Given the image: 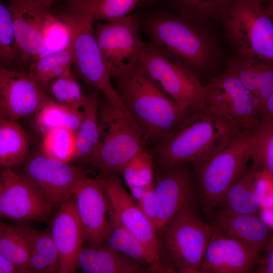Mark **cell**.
<instances>
[{
    "label": "cell",
    "mask_w": 273,
    "mask_h": 273,
    "mask_svg": "<svg viewBox=\"0 0 273 273\" xmlns=\"http://www.w3.org/2000/svg\"><path fill=\"white\" fill-rule=\"evenodd\" d=\"M237 130L203 108L187 112L161 140L157 158L165 170L207 160L220 151Z\"/></svg>",
    "instance_id": "obj_1"
},
{
    "label": "cell",
    "mask_w": 273,
    "mask_h": 273,
    "mask_svg": "<svg viewBox=\"0 0 273 273\" xmlns=\"http://www.w3.org/2000/svg\"><path fill=\"white\" fill-rule=\"evenodd\" d=\"M115 79L122 103L147 139H162L187 112L157 87L139 64Z\"/></svg>",
    "instance_id": "obj_2"
},
{
    "label": "cell",
    "mask_w": 273,
    "mask_h": 273,
    "mask_svg": "<svg viewBox=\"0 0 273 273\" xmlns=\"http://www.w3.org/2000/svg\"><path fill=\"white\" fill-rule=\"evenodd\" d=\"M146 31L150 44L188 69L205 70L217 53L213 39L201 23L184 16H153L146 23Z\"/></svg>",
    "instance_id": "obj_3"
},
{
    "label": "cell",
    "mask_w": 273,
    "mask_h": 273,
    "mask_svg": "<svg viewBox=\"0 0 273 273\" xmlns=\"http://www.w3.org/2000/svg\"><path fill=\"white\" fill-rule=\"evenodd\" d=\"M55 15L67 27L75 75L86 84L101 90L114 106L127 112L104 64L96 37L92 8L86 4L60 6Z\"/></svg>",
    "instance_id": "obj_4"
},
{
    "label": "cell",
    "mask_w": 273,
    "mask_h": 273,
    "mask_svg": "<svg viewBox=\"0 0 273 273\" xmlns=\"http://www.w3.org/2000/svg\"><path fill=\"white\" fill-rule=\"evenodd\" d=\"M254 129L237 132L210 158L193 162L197 178L198 200L205 216L214 208L232 185L247 170L252 160Z\"/></svg>",
    "instance_id": "obj_5"
},
{
    "label": "cell",
    "mask_w": 273,
    "mask_h": 273,
    "mask_svg": "<svg viewBox=\"0 0 273 273\" xmlns=\"http://www.w3.org/2000/svg\"><path fill=\"white\" fill-rule=\"evenodd\" d=\"M215 17L242 58L273 60V21L260 0H223Z\"/></svg>",
    "instance_id": "obj_6"
},
{
    "label": "cell",
    "mask_w": 273,
    "mask_h": 273,
    "mask_svg": "<svg viewBox=\"0 0 273 273\" xmlns=\"http://www.w3.org/2000/svg\"><path fill=\"white\" fill-rule=\"evenodd\" d=\"M99 113L98 145L91 164L99 169L100 177L117 175L145 150L147 139L130 115L106 98Z\"/></svg>",
    "instance_id": "obj_7"
},
{
    "label": "cell",
    "mask_w": 273,
    "mask_h": 273,
    "mask_svg": "<svg viewBox=\"0 0 273 273\" xmlns=\"http://www.w3.org/2000/svg\"><path fill=\"white\" fill-rule=\"evenodd\" d=\"M203 108L238 131L254 130L261 120L258 101L228 69L204 85Z\"/></svg>",
    "instance_id": "obj_8"
},
{
    "label": "cell",
    "mask_w": 273,
    "mask_h": 273,
    "mask_svg": "<svg viewBox=\"0 0 273 273\" xmlns=\"http://www.w3.org/2000/svg\"><path fill=\"white\" fill-rule=\"evenodd\" d=\"M196 204L179 212L162 232L169 260L180 273H200V267L213 232L212 222L200 217Z\"/></svg>",
    "instance_id": "obj_9"
},
{
    "label": "cell",
    "mask_w": 273,
    "mask_h": 273,
    "mask_svg": "<svg viewBox=\"0 0 273 273\" xmlns=\"http://www.w3.org/2000/svg\"><path fill=\"white\" fill-rule=\"evenodd\" d=\"M139 65L149 79L186 112L203 108L204 85L190 70L144 43Z\"/></svg>",
    "instance_id": "obj_10"
},
{
    "label": "cell",
    "mask_w": 273,
    "mask_h": 273,
    "mask_svg": "<svg viewBox=\"0 0 273 273\" xmlns=\"http://www.w3.org/2000/svg\"><path fill=\"white\" fill-rule=\"evenodd\" d=\"M138 32V19L131 14L95 27L96 39L111 78L119 77L139 64L144 42Z\"/></svg>",
    "instance_id": "obj_11"
},
{
    "label": "cell",
    "mask_w": 273,
    "mask_h": 273,
    "mask_svg": "<svg viewBox=\"0 0 273 273\" xmlns=\"http://www.w3.org/2000/svg\"><path fill=\"white\" fill-rule=\"evenodd\" d=\"M21 166L20 174L54 208L74 195L85 174L82 169L50 157L41 151L30 154Z\"/></svg>",
    "instance_id": "obj_12"
},
{
    "label": "cell",
    "mask_w": 273,
    "mask_h": 273,
    "mask_svg": "<svg viewBox=\"0 0 273 273\" xmlns=\"http://www.w3.org/2000/svg\"><path fill=\"white\" fill-rule=\"evenodd\" d=\"M8 7L12 15L19 63L29 67L47 50V29L55 15L51 9L33 0L11 2Z\"/></svg>",
    "instance_id": "obj_13"
},
{
    "label": "cell",
    "mask_w": 273,
    "mask_h": 273,
    "mask_svg": "<svg viewBox=\"0 0 273 273\" xmlns=\"http://www.w3.org/2000/svg\"><path fill=\"white\" fill-rule=\"evenodd\" d=\"M105 192L111 210L120 223L149 249L157 264L165 272L161 259L157 231L136 200L124 189L117 175L98 178Z\"/></svg>",
    "instance_id": "obj_14"
},
{
    "label": "cell",
    "mask_w": 273,
    "mask_h": 273,
    "mask_svg": "<svg viewBox=\"0 0 273 273\" xmlns=\"http://www.w3.org/2000/svg\"><path fill=\"white\" fill-rule=\"evenodd\" d=\"M53 100L28 72L1 66L0 118L17 121Z\"/></svg>",
    "instance_id": "obj_15"
},
{
    "label": "cell",
    "mask_w": 273,
    "mask_h": 273,
    "mask_svg": "<svg viewBox=\"0 0 273 273\" xmlns=\"http://www.w3.org/2000/svg\"><path fill=\"white\" fill-rule=\"evenodd\" d=\"M54 208L24 177L11 168H3L0 173L1 217L20 221L44 220Z\"/></svg>",
    "instance_id": "obj_16"
},
{
    "label": "cell",
    "mask_w": 273,
    "mask_h": 273,
    "mask_svg": "<svg viewBox=\"0 0 273 273\" xmlns=\"http://www.w3.org/2000/svg\"><path fill=\"white\" fill-rule=\"evenodd\" d=\"M181 165L164 170L154 184L157 231L162 232L179 212L198 199L192 174Z\"/></svg>",
    "instance_id": "obj_17"
},
{
    "label": "cell",
    "mask_w": 273,
    "mask_h": 273,
    "mask_svg": "<svg viewBox=\"0 0 273 273\" xmlns=\"http://www.w3.org/2000/svg\"><path fill=\"white\" fill-rule=\"evenodd\" d=\"M74 196L84 242L88 246L102 245L109 227L107 214L110 204L99 179L89 178L85 174Z\"/></svg>",
    "instance_id": "obj_18"
},
{
    "label": "cell",
    "mask_w": 273,
    "mask_h": 273,
    "mask_svg": "<svg viewBox=\"0 0 273 273\" xmlns=\"http://www.w3.org/2000/svg\"><path fill=\"white\" fill-rule=\"evenodd\" d=\"M213 232L200 267V273H248L259 253L243 242L224 235L212 221Z\"/></svg>",
    "instance_id": "obj_19"
},
{
    "label": "cell",
    "mask_w": 273,
    "mask_h": 273,
    "mask_svg": "<svg viewBox=\"0 0 273 273\" xmlns=\"http://www.w3.org/2000/svg\"><path fill=\"white\" fill-rule=\"evenodd\" d=\"M49 228L59 255V273L75 272L84 237L74 195L59 206Z\"/></svg>",
    "instance_id": "obj_20"
},
{
    "label": "cell",
    "mask_w": 273,
    "mask_h": 273,
    "mask_svg": "<svg viewBox=\"0 0 273 273\" xmlns=\"http://www.w3.org/2000/svg\"><path fill=\"white\" fill-rule=\"evenodd\" d=\"M210 218L224 235L241 241L259 254L268 240V226L259 215L220 209H214Z\"/></svg>",
    "instance_id": "obj_21"
},
{
    "label": "cell",
    "mask_w": 273,
    "mask_h": 273,
    "mask_svg": "<svg viewBox=\"0 0 273 273\" xmlns=\"http://www.w3.org/2000/svg\"><path fill=\"white\" fill-rule=\"evenodd\" d=\"M228 69L257 99L261 116L266 100L273 94V60L237 56L229 63Z\"/></svg>",
    "instance_id": "obj_22"
},
{
    "label": "cell",
    "mask_w": 273,
    "mask_h": 273,
    "mask_svg": "<svg viewBox=\"0 0 273 273\" xmlns=\"http://www.w3.org/2000/svg\"><path fill=\"white\" fill-rule=\"evenodd\" d=\"M77 268L85 273H141L147 269L130 257L102 245L82 247Z\"/></svg>",
    "instance_id": "obj_23"
},
{
    "label": "cell",
    "mask_w": 273,
    "mask_h": 273,
    "mask_svg": "<svg viewBox=\"0 0 273 273\" xmlns=\"http://www.w3.org/2000/svg\"><path fill=\"white\" fill-rule=\"evenodd\" d=\"M109 221V230L104 242L106 247L134 260L148 272H165L156 262L147 247L120 223L110 209Z\"/></svg>",
    "instance_id": "obj_24"
},
{
    "label": "cell",
    "mask_w": 273,
    "mask_h": 273,
    "mask_svg": "<svg viewBox=\"0 0 273 273\" xmlns=\"http://www.w3.org/2000/svg\"><path fill=\"white\" fill-rule=\"evenodd\" d=\"M99 108L98 94H89L82 108V119L76 132L74 162L84 164L92 162L98 145Z\"/></svg>",
    "instance_id": "obj_25"
},
{
    "label": "cell",
    "mask_w": 273,
    "mask_h": 273,
    "mask_svg": "<svg viewBox=\"0 0 273 273\" xmlns=\"http://www.w3.org/2000/svg\"><path fill=\"white\" fill-rule=\"evenodd\" d=\"M259 170L252 164L232 185L217 207L234 213L259 215L261 204L255 190Z\"/></svg>",
    "instance_id": "obj_26"
},
{
    "label": "cell",
    "mask_w": 273,
    "mask_h": 273,
    "mask_svg": "<svg viewBox=\"0 0 273 273\" xmlns=\"http://www.w3.org/2000/svg\"><path fill=\"white\" fill-rule=\"evenodd\" d=\"M29 138L17 121L0 118V165L12 168L22 165L30 155Z\"/></svg>",
    "instance_id": "obj_27"
},
{
    "label": "cell",
    "mask_w": 273,
    "mask_h": 273,
    "mask_svg": "<svg viewBox=\"0 0 273 273\" xmlns=\"http://www.w3.org/2000/svg\"><path fill=\"white\" fill-rule=\"evenodd\" d=\"M73 65V53L71 43L64 48L44 54L30 64L27 71L48 93L51 83ZM49 94V93H48Z\"/></svg>",
    "instance_id": "obj_28"
},
{
    "label": "cell",
    "mask_w": 273,
    "mask_h": 273,
    "mask_svg": "<svg viewBox=\"0 0 273 273\" xmlns=\"http://www.w3.org/2000/svg\"><path fill=\"white\" fill-rule=\"evenodd\" d=\"M30 245L25 225H9L1 222L0 255L10 260L27 273Z\"/></svg>",
    "instance_id": "obj_29"
},
{
    "label": "cell",
    "mask_w": 273,
    "mask_h": 273,
    "mask_svg": "<svg viewBox=\"0 0 273 273\" xmlns=\"http://www.w3.org/2000/svg\"><path fill=\"white\" fill-rule=\"evenodd\" d=\"M82 115L81 110L71 109L53 100L36 113V123L42 134L56 128H65L76 133Z\"/></svg>",
    "instance_id": "obj_30"
},
{
    "label": "cell",
    "mask_w": 273,
    "mask_h": 273,
    "mask_svg": "<svg viewBox=\"0 0 273 273\" xmlns=\"http://www.w3.org/2000/svg\"><path fill=\"white\" fill-rule=\"evenodd\" d=\"M48 93L55 101L76 110L82 108L86 99L72 69L51 83Z\"/></svg>",
    "instance_id": "obj_31"
},
{
    "label": "cell",
    "mask_w": 273,
    "mask_h": 273,
    "mask_svg": "<svg viewBox=\"0 0 273 273\" xmlns=\"http://www.w3.org/2000/svg\"><path fill=\"white\" fill-rule=\"evenodd\" d=\"M76 133L65 128H56L43 134L41 151L55 159L69 163L76 151Z\"/></svg>",
    "instance_id": "obj_32"
},
{
    "label": "cell",
    "mask_w": 273,
    "mask_h": 273,
    "mask_svg": "<svg viewBox=\"0 0 273 273\" xmlns=\"http://www.w3.org/2000/svg\"><path fill=\"white\" fill-rule=\"evenodd\" d=\"M252 163L273 175V120H261L254 129Z\"/></svg>",
    "instance_id": "obj_33"
},
{
    "label": "cell",
    "mask_w": 273,
    "mask_h": 273,
    "mask_svg": "<svg viewBox=\"0 0 273 273\" xmlns=\"http://www.w3.org/2000/svg\"><path fill=\"white\" fill-rule=\"evenodd\" d=\"M0 60L2 67L10 68L19 60V52L11 11L0 3Z\"/></svg>",
    "instance_id": "obj_34"
},
{
    "label": "cell",
    "mask_w": 273,
    "mask_h": 273,
    "mask_svg": "<svg viewBox=\"0 0 273 273\" xmlns=\"http://www.w3.org/2000/svg\"><path fill=\"white\" fill-rule=\"evenodd\" d=\"M25 226L30 242V250L44 260L50 272H59V255L49 227L44 230L37 231Z\"/></svg>",
    "instance_id": "obj_35"
},
{
    "label": "cell",
    "mask_w": 273,
    "mask_h": 273,
    "mask_svg": "<svg viewBox=\"0 0 273 273\" xmlns=\"http://www.w3.org/2000/svg\"><path fill=\"white\" fill-rule=\"evenodd\" d=\"M121 173L128 188L151 186L154 184L152 156L145 150L139 152L128 162Z\"/></svg>",
    "instance_id": "obj_36"
},
{
    "label": "cell",
    "mask_w": 273,
    "mask_h": 273,
    "mask_svg": "<svg viewBox=\"0 0 273 273\" xmlns=\"http://www.w3.org/2000/svg\"><path fill=\"white\" fill-rule=\"evenodd\" d=\"M144 0H89L95 21L109 22L130 15L136 6Z\"/></svg>",
    "instance_id": "obj_37"
},
{
    "label": "cell",
    "mask_w": 273,
    "mask_h": 273,
    "mask_svg": "<svg viewBox=\"0 0 273 273\" xmlns=\"http://www.w3.org/2000/svg\"><path fill=\"white\" fill-rule=\"evenodd\" d=\"M182 16L202 23L215 17L223 0H174Z\"/></svg>",
    "instance_id": "obj_38"
},
{
    "label": "cell",
    "mask_w": 273,
    "mask_h": 273,
    "mask_svg": "<svg viewBox=\"0 0 273 273\" xmlns=\"http://www.w3.org/2000/svg\"><path fill=\"white\" fill-rule=\"evenodd\" d=\"M136 202L156 228V210L154 184L147 189L143 196Z\"/></svg>",
    "instance_id": "obj_39"
},
{
    "label": "cell",
    "mask_w": 273,
    "mask_h": 273,
    "mask_svg": "<svg viewBox=\"0 0 273 273\" xmlns=\"http://www.w3.org/2000/svg\"><path fill=\"white\" fill-rule=\"evenodd\" d=\"M27 273H48L49 269L44 261L38 255L30 250L27 265Z\"/></svg>",
    "instance_id": "obj_40"
},
{
    "label": "cell",
    "mask_w": 273,
    "mask_h": 273,
    "mask_svg": "<svg viewBox=\"0 0 273 273\" xmlns=\"http://www.w3.org/2000/svg\"><path fill=\"white\" fill-rule=\"evenodd\" d=\"M21 269L12 261L0 255V273H20Z\"/></svg>",
    "instance_id": "obj_41"
},
{
    "label": "cell",
    "mask_w": 273,
    "mask_h": 273,
    "mask_svg": "<svg viewBox=\"0 0 273 273\" xmlns=\"http://www.w3.org/2000/svg\"><path fill=\"white\" fill-rule=\"evenodd\" d=\"M269 254L260 263L258 272L273 273V247L268 250Z\"/></svg>",
    "instance_id": "obj_42"
},
{
    "label": "cell",
    "mask_w": 273,
    "mask_h": 273,
    "mask_svg": "<svg viewBox=\"0 0 273 273\" xmlns=\"http://www.w3.org/2000/svg\"><path fill=\"white\" fill-rule=\"evenodd\" d=\"M261 120H273V94L267 98L264 104Z\"/></svg>",
    "instance_id": "obj_43"
},
{
    "label": "cell",
    "mask_w": 273,
    "mask_h": 273,
    "mask_svg": "<svg viewBox=\"0 0 273 273\" xmlns=\"http://www.w3.org/2000/svg\"><path fill=\"white\" fill-rule=\"evenodd\" d=\"M35 1L45 7L51 9L55 0H33Z\"/></svg>",
    "instance_id": "obj_44"
},
{
    "label": "cell",
    "mask_w": 273,
    "mask_h": 273,
    "mask_svg": "<svg viewBox=\"0 0 273 273\" xmlns=\"http://www.w3.org/2000/svg\"><path fill=\"white\" fill-rule=\"evenodd\" d=\"M268 6L265 8L267 13L273 21V0H268Z\"/></svg>",
    "instance_id": "obj_45"
},
{
    "label": "cell",
    "mask_w": 273,
    "mask_h": 273,
    "mask_svg": "<svg viewBox=\"0 0 273 273\" xmlns=\"http://www.w3.org/2000/svg\"><path fill=\"white\" fill-rule=\"evenodd\" d=\"M265 247H266V248L267 250H269L270 248L273 247V235L270 238V239H268Z\"/></svg>",
    "instance_id": "obj_46"
},
{
    "label": "cell",
    "mask_w": 273,
    "mask_h": 273,
    "mask_svg": "<svg viewBox=\"0 0 273 273\" xmlns=\"http://www.w3.org/2000/svg\"><path fill=\"white\" fill-rule=\"evenodd\" d=\"M9 1V2H13V1H16V0H8Z\"/></svg>",
    "instance_id": "obj_47"
},
{
    "label": "cell",
    "mask_w": 273,
    "mask_h": 273,
    "mask_svg": "<svg viewBox=\"0 0 273 273\" xmlns=\"http://www.w3.org/2000/svg\"><path fill=\"white\" fill-rule=\"evenodd\" d=\"M147 1H148V0H147ZM148 1H156V0H148Z\"/></svg>",
    "instance_id": "obj_48"
},
{
    "label": "cell",
    "mask_w": 273,
    "mask_h": 273,
    "mask_svg": "<svg viewBox=\"0 0 273 273\" xmlns=\"http://www.w3.org/2000/svg\"><path fill=\"white\" fill-rule=\"evenodd\" d=\"M260 1H261V2H262L263 0H260Z\"/></svg>",
    "instance_id": "obj_49"
}]
</instances>
